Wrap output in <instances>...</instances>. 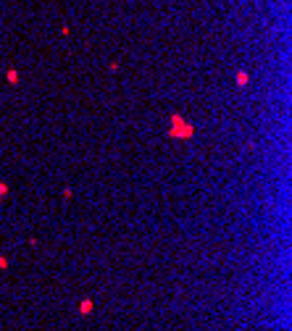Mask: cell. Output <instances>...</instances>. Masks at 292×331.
<instances>
[{"instance_id":"cell-1","label":"cell","mask_w":292,"mask_h":331,"mask_svg":"<svg viewBox=\"0 0 292 331\" xmlns=\"http://www.w3.org/2000/svg\"><path fill=\"white\" fill-rule=\"evenodd\" d=\"M79 310H82V313H90V310H92V302H90V300H85V302L79 305Z\"/></svg>"},{"instance_id":"cell-2","label":"cell","mask_w":292,"mask_h":331,"mask_svg":"<svg viewBox=\"0 0 292 331\" xmlns=\"http://www.w3.org/2000/svg\"><path fill=\"white\" fill-rule=\"evenodd\" d=\"M0 197H6V184H0Z\"/></svg>"}]
</instances>
